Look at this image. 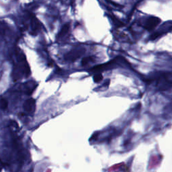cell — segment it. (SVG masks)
Here are the masks:
<instances>
[{
	"label": "cell",
	"instance_id": "1",
	"mask_svg": "<svg viewBox=\"0 0 172 172\" xmlns=\"http://www.w3.org/2000/svg\"><path fill=\"white\" fill-rule=\"evenodd\" d=\"M171 73L170 72L166 73L158 78L157 86L160 90H167L171 88Z\"/></svg>",
	"mask_w": 172,
	"mask_h": 172
},
{
	"label": "cell",
	"instance_id": "2",
	"mask_svg": "<svg viewBox=\"0 0 172 172\" xmlns=\"http://www.w3.org/2000/svg\"><path fill=\"white\" fill-rule=\"evenodd\" d=\"M86 52L84 48H77V49H74L69 52H68L67 54L65 55V60L67 62H73L77 60L78 59L80 58Z\"/></svg>",
	"mask_w": 172,
	"mask_h": 172
},
{
	"label": "cell",
	"instance_id": "3",
	"mask_svg": "<svg viewBox=\"0 0 172 172\" xmlns=\"http://www.w3.org/2000/svg\"><path fill=\"white\" fill-rule=\"evenodd\" d=\"M116 63L115 60L108 62V63L102 64V65L95 66L94 67L91 68L90 69V72L91 73H99L101 71H104L110 69L112 68H114L116 67Z\"/></svg>",
	"mask_w": 172,
	"mask_h": 172
},
{
	"label": "cell",
	"instance_id": "4",
	"mask_svg": "<svg viewBox=\"0 0 172 172\" xmlns=\"http://www.w3.org/2000/svg\"><path fill=\"white\" fill-rule=\"evenodd\" d=\"M160 22H161V20L158 18L150 17L146 20L144 28L147 30H151L154 29L159 24Z\"/></svg>",
	"mask_w": 172,
	"mask_h": 172
},
{
	"label": "cell",
	"instance_id": "5",
	"mask_svg": "<svg viewBox=\"0 0 172 172\" xmlns=\"http://www.w3.org/2000/svg\"><path fill=\"white\" fill-rule=\"evenodd\" d=\"M36 108V101L33 98L25 101L24 104V109L27 113H33L35 110Z\"/></svg>",
	"mask_w": 172,
	"mask_h": 172
},
{
	"label": "cell",
	"instance_id": "6",
	"mask_svg": "<svg viewBox=\"0 0 172 172\" xmlns=\"http://www.w3.org/2000/svg\"><path fill=\"white\" fill-rule=\"evenodd\" d=\"M69 29H70V26H69V24H65V26H63V28L61 30L60 33H59V35H58V38L59 39H61L63 38V37H65V36L67 35V33H69Z\"/></svg>",
	"mask_w": 172,
	"mask_h": 172
},
{
	"label": "cell",
	"instance_id": "7",
	"mask_svg": "<svg viewBox=\"0 0 172 172\" xmlns=\"http://www.w3.org/2000/svg\"><path fill=\"white\" fill-rule=\"evenodd\" d=\"M95 61V57L92 56H89L86 57H84L81 60V65L82 66H86L89 65V63H93Z\"/></svg>",
	"mask_w": 172,
	"mask_h": 172
},
{
	"label": "cell",
	"instance_id": "8",
	"mask_svg": "<svg viewBox=\"0 0 172 172\" xmlns=\"http://www.w3.org/2000/svg\"><path fill=\"white\" fill-rule=\"evenodd\" d=\"M9 127H10L11 129L13 130V131H18V130H19V126H18V124L14 120L10 121V123H9Z\"/></svg>",
	"mask_w": 172,
	"mask_h": 172
},
{
	"label": "cell",
	"instance_id": "9",
	"mask_svg": "<svg viewBox=\"0 0 172 172\" xmlns=\"http://www.w3.org/2000/svg\"><path fill=\"white\" fill-rule=\"evenodd\" d=\"M103 79V76L100 73H98L97 74H95L93 76V81L95 83H100V82Z\"/></svg>",
	"mask_w": 172,
	"mask_h": 172
},
{
	"label": "cell",
	"instance_id": "10",
	"mask_svg": "<svg viewBox=\"0 0 172 172\" xmlns=\"http://www.w3.org/2000/svg\"><path fill=\"white\" fill-rule=\"evenodd\" d=\"M8 106V102L6 100H0V108L2 110H6Z\"/></svg>",
	"mask_w": 172,
	"mask_h": 172
}]
</instances>
